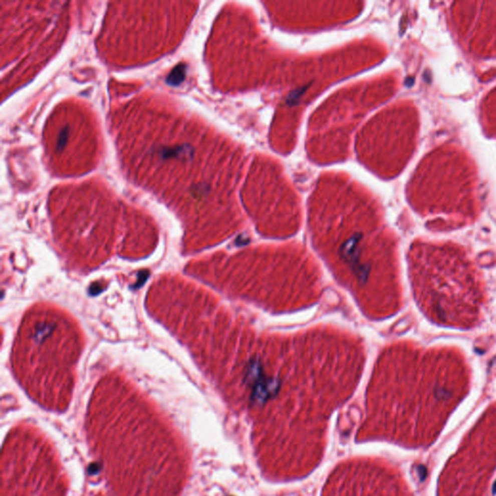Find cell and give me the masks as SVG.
<instances>
[{"mask_svg": "<svg viewBox=\"0 0 496 496\" xmlns=\"http://www.w3.org/2000/svg\"><path fill=\"white\" fill-rule=\"evenodd\" d=\"M468 389L469 374L459 354L411 351L403 372L373 380L355 441L389 442L409 449L428 447Z\"/></svg>", "mask_w": 496, "mask_h": 496, "instance_id": "6da1fadb", "label": "cell"}, {"mask_svg": "<svg viewBox=\"0 0 496 496\" xmlns=\"http://www.w3.org/2000/svg\"><path fill=\"white\" fill-rule=\"evenodd\" d=\"M410 269L417 301L429 319L453 328L478 323L483 291L462 249L451 243H418L410 254Z\"/></svg>", "mask_w": 496, "mask_h": 496, "instance_id": "7a4b0ae2", "label": "cell"}, {"mask_svg": "<svg viewBox=\"0 0 496 496\" xmlns=\"http://www.w3.org/2000/svg\"><path fill=\"white\" fill-rule=\"evenodd\" d=\"M496 468V403L461 441L438 482V496H485Z\"/></svg>", "mask_w": 496, "mask_h": 496, "instance_id": "3957f363", "label": "cell"}, {"mask_svg": "<svg viewBox=\"0 0 496 496\" xmlns=\"http://www.w3.org/2000/svg\"><path fill=\"white\" fill-rule=\"evenodd\" d=\"M321 496H413L400 470L387 459L357 456L331 471Z\"/></svg>", "mask_w": 496, "mask_h": 496, "instance_id": "277c9868", "label": "cell"}, {"mask_svg": "<svg viewBox=\"0 0 496 496\" xmlns=\"http://www.w3.org/2000/svg\"><path fill=\"white\" fill-rule=\"evenodd\" d=\"M189 153V147L187 146H178L175 148H161L158 151V155L162 159L179 157L182 154L187 155Z\"/></svg>", "mask_w": 496, "mask_h": 496, "instance_id": "5b68a950", "label": "cell"}, {"mask_svg": "<svg viewBox=\"0 0 496 496\" xmlns=\"http://www.w3.org/2000/svg\"><path fill=\"white\" fill-rule=\"evenodd\" d=\"M183 77H184V68L181 65V66L175 68V70L173 71V73L169 76L168 82L172 85H177L183 80Z\"/></svg>", "mask_w": 496, "mask_h": 496, "instance_id": "8992f818", "label": "cell"}, {"mask_svg": "<svg viewBox=\"0 0 496 496\" xmlns=\"http://www.w3.org/2000/svg\"><path fill=\"white\" fill-rule=\"evenodd\" d=\"M67 132H68L67 128H65L63 131L61 132V134L59 136V144H58L59 147H61V146L65 145V142H66V139H67Z\"/></svg>", "mask_w": 496, "mask_h": 496, "instance_id": "52a82bcc", "label": "cell"}]
</instances>
